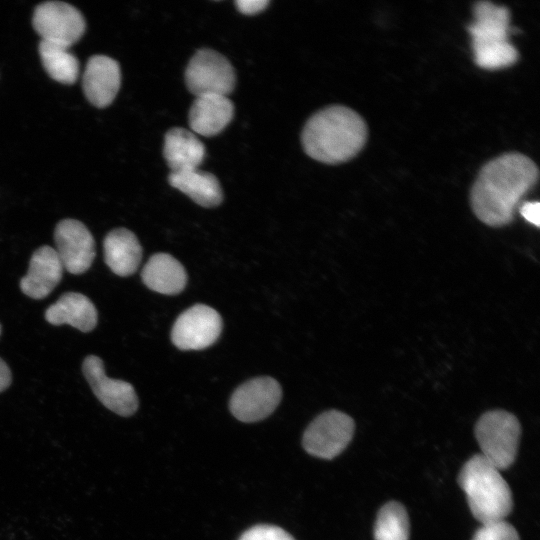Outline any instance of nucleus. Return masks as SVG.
<instances>
[{
    "label": "nucleus",
    "instance_id": "obj_9",
    "mask_svg": "<svg viewBox=\"0 0 540 540\" xmlns=\"http://www.w3.org/2000/svg\"><path fill=\"white\" fill-rule=\"evenodd\" d=\"M222 319L219 313L204 304H196L176 319L171 340L181 350H200L212 345L220 336Z\"/></svg>",
    "mask_w": 540,
    "mask_h": 540
},
{
    "label": "nucleus",
    "instance_id": "obj_1",
    "mask_svg": "<svg viewBox=\"0 0 540 540\" xmlns=\"http://www.w3.org/2000/svg\"><path fill=\"white\" fill-rule=\"evenodd\" d=\"M538 167L521 153H507L487 162L471 188L476 217L492 227L509 224L519 200L537 183Z\"/></svg>",
    "mask_w": 540,
    "mask_h": 540
},
{
    "label": "nucleus",
    "instance_id": "obj_17",
    "mask_svg": "<svg viewBox=\"0 0 540 540\" xmlns=\"http://www.w3.org/2000/svg\"><path fill=\"white\" fill-rule=\"evenodd\" d=\"M104 260L118 276L126 277L136 272L142 258V247L133 232L126 228L110 231L103 242Z\"/></svg>",
    "mask_w": 540,
    "mask_h": 540
},
{
    "label": "nucleus",
    "instance_id": "obj_7",
    "mask_svg": "<svg viewBox=\"0 0 540 540\" xmlns=\"http://www.w3.org/2000/svg\"><path fill=\"white\" fill-rule=\"evenodd\" d=\"M355 430L354 420L338 410L318 415L306 428L302 445L305 451L322 459H333L350 443Z\"/></svg>",
    "mask_w": 540,
    "mask_h": 540
},
{
    "label": "nucleus",
    "instance_id": "obj_2",
    "mask_svg": "<svg viewBox=\"0 0 540 540\" xmlns=\"http://www.w3.org/2000/svg\"><path fill=\"white\" fill-rule=\"evenodd\" d=\"M367 139V126L354 110L334 105L319 110L306 122L302 145L308 156L325 164H339L356 156Z\"/></svg>",
    "mask_w": 540,
    "mask_h": 540
},
{
    "label": "nucleus",
    "instance_id": "obj_13",
    "mask_svg": "<svg viewBox=\"0 0 540 540\" xmlns=\"http://www.w3.org/2000/svg\"><path fill=\"white\" fill-rule=\"evenodd\" d=\"M121 83L118 62L105 55L92 56L83 75V91L88 101L99 108L112 103Z\"/></svg>",
    "mask_w": 540,
    "mask_h": 540
},
{
    "label": "nucleus",
    "instance_id": "obj_15",
    "mask_svg": "<svg viewBox=\"0 0 540 540\" xmlns=\"http://www.w3.org/2000/svg\"><path fill=\"white\" fill-rule=\"evenodd\" d=\"M233 115L234 105L228 96L202 95L193 101L188 122L193 133L210 137L222 132Z\"/></svg>",
    "mask_w": 540,
    "mask_h": 540
},
{
    "label": "nucleus",
    "instance_id": "obj_3",
    "mask_svg": "<svg viewBox=\"0 0 540 540\" xmlns=\"http://www.w3.org/2000/svg\"><path fill=\"white\" fill-rule=\"evenodd\" d=\"M458 483L473 516L482 524L505 520L513 508L512 493L500 470L481 454L461 468Z\"/></svg>",
    "mask_w": 540,
    "mask_h": 540
},
{
    "label": "nucleus",
    "instance_id": "obj_28",
    "mask_svg": "<svg viewBox=\"0 0 540 540\" xmlns=\"http://www.w3.org/2000/svg\"><path fill=\"white\" fill-rule=\"evenodd\" d=\"M0 334H1V325H0Z\"/></svg>",
    "mask_w": 540,
    "mask_h": 540
},
{
    "label": "nucleus",
    "instance_id": "obj_5",
    "mask_svg": "<svg viewBox=\"0 0 540 540\" xmlns=\"http://www.w3.org/2000/svg\"><path fill=\"white\" fill-rule=\"evenodd\" d=\"M520 435L519 420L504 410L487 411L475 425L481 455L499 470L507 469L514 463Z\"/></svg>",
    "mask_w": 540,
    "mask_h": 540
},
{
    "label": "nucleus",
    "instance_id": "obj_11",
    "mask_svg": "<svg viewBox=\"0 0 540 540\" xmlns=\"http://www.w3.org/2000/svg\"><path fill=\"white\" fill-rule=\"evenodd\" d=\"M83 374L94 395L109 410L128 417L138 408V397L134 387L123 380L111 379L105 374L101 358L87 356L82 365Z\"/></svg>",
    "mask_w": 540,
    "mask_h": 540
},
{
    "label": "nucleus",
    "instance_id": "obj_25",
    "mask_svg": "<svg viewBox=\"0 0 540 540\" xmlns=\"http://www.w3.org/2000/svg\"><path fill=\"white\" fill-rule=\"evenodd\" d=\"M269 4L266 0H238L235 2L237 9L246 15H253L261 12Z\"/></svg>",
    "mask_w": 540,
    "mask_h": 540
},
{
    "label": "nucleus",
    "instance_id": "obj_21",
    "mask_svg": "<svg viewBox=\"0 0 540 540\" xmlns=\"http://www.w3.org/2000/svg\"><path fill=\"white\" fill-rule=\"evenodd\" d=\"M38 51L43 67L52 79L62 84H73L77 80L79 62L67 47L41 40Z\"/></svg>",
    "mask_w": 540,
    "mask_h": 540
},
{
    "label": "nucleus",
    "instance_id": "obj_27",
    "mask_svg": "<svg viewBox=\"0 0 540 540\" xmlns=\"http://www.w3.org/2000/svg\"><path fill=\"white\" fill-rule=\"evenodd\" d=\"M11 383V372L8 365L0 358V392L9 387Z\"/></svg>",
    "mask_w": 540,
    "mask_h": 540
},
{
    "label": "nucleus",
    "instance_id": "obj_14",
    "mask_svg": "<svg viewBox=\"0 0 540 540\" xmlns=\"http://www.w3.org/2000/svg\"><path fill=\"white\" fill-rule=\"evenodd\" d=\"M63 269L56 250L41 246L32 254L28 272L20 279V288L30 298H45L61 281Z\"/></svg>",
    "mask_w": 540,
    "mask_h": 540
},
{
    "label": "nucleus",
    "instance_id": "obj_18",
    "mask_svg": "<svg viewBox=\"0 0 540 540\" xmlns=\"http://www.w3.org/2000/svg\"><path fill=\"white\" fill-rule=\"evenodd\" d=\"M205 154V146L192 131L175 127L165 134L163 156L171 172L198 168Z\"/></svg>",
    "mask_w": 540,
    "mask_h": 540
},
{
    "label": "nucleus",
    "instance_id": "obj_16",
    "mask_svg": "<svg viewBox=\"0 0 540 540\" xmlns=\"http://www.w3.org/2000/svg\"><path fill=\"white\" fill-rule=\"evenodd\" d=\"M45 318L52 325L69 324L82 332H89L97 325L98 314L87 296L66 292L46 309Z\"/></svg>",
    "mask_w": 540,
    "mask_h": 540
},
{
    "label": "nucleus",
    "instance_id": "obj_24",
    "mask_svg": "<svg viewBox=\"0 0 540 540\" xmlns=\"http://www.w3.org/2000/svg\"><path fill=\"white\" fill-rule=\"evenodd\" d=\"M239 540H295L288 532L274 525H257L245 531Z\"/></svg>",
    "mask_w": 540,
    "mask_h": 540
},
{
    "label": "nucleus",
    "instance_id": "obj_20",
    "mask_svg": "<svg viewBox=\"0 0 540 540\" xmlns=\"http://www.w3.org/2000/svg\"><path fill=\"white\" fill-rule=\"evenodd\" d=\"M168 181L172 187L180 190L202 207H215L223 200L222 188L216 176L198 168L170 172Z\"/></svg>",
    "mask_w": 540,
    "mask_h": 540
},
{
    "label": "nucleus",
    "instance_id": "obj_19",
    "mask_svg": "<svg viewBox=\"0 0 540 540\" xmlns=\"http://www.w3.org/2000/svg\"><path fill=\"white\" fill-rule=\"evenodd\" d=\"M141 277L149 289L167 295L180 293L187 283L184 267L167 253L151 256L142 269Z\"/></svg>",
    "mask_w": 540,
    "mask_h": 540
},
{
    "label": "nucleus",
    "instance_id": "obj_22",
    "mask_svg": "<svg viewBox=\"0 0 540 540\" xmlns=\"http://www.w3.org/2000/svg\"><path fill=\"white\" fill-rule=\"evenodd\" d=\"M410 522L406 508L397 501L384 504L376 517L374 540H409Z\"/></svg>",
    "mask_w": 540,
    "mask_h": 540
},
{
    "label": "nucleus",
    "instance_id": "obj_8",
    "mask_svg": "<svg viewBox=\"0 0 540 540\" xmlns=\"http://www.w3.org/2000/svg\"><path fill=\"white\" fill-rule=\"evenodd\" d=\"M33 27L43 41L69 48L85 31V20L74 6L61 1L39 4L33 14Z\"/></svg>",
    "mask_w": 540,
    "mask_h": 540
},
{
    "label": "nucleus",
    "instance_id": "obj_23",
    "mask_svg": "<svg viewBox=\"0 0 540 540\" xmlns=\"http://www.w3.org/2000/svg\"><path fill=\"white\" fill-rule=\"evenodd\" d=\"M472 540H520L515 527L505 520L482 524Z\"/></svg>",
    "mask_w": 540,
    "mask_h": 540
},
{
    "label": "nucleus",
    "instance_id": "obj_10",
    "mask_svg": "<svg viewBox=\"0 0 540 540\" xmlns=\"http://www.w3.org/2000/svg\"><path fill=\"white\" fill-rule=\"evenodd\" d=\"M282 397L280 384L271 377H258L240 385L232 394L229 408L242 422H256L269 416Z\"/></svg>",
    "mask_w": 540,
    "mask_h": 540
},
{
    "label": "nucleus",
    "instance_id": "obj_26",
    "mask_svg": "<svg viewBox=\"0 0 540 540\" xmlns=\"http://www.w3.org/2000/svg\"><path fill=\"white\" fill-rule=\"evenodd\" d=\"M540 205L538 201L526 202L520 209L521 215L531 224L539 226Z\"/></svg>",
    "mask_w": 540,
    "mask_h": 540
},
{
    "label": "nucleus",
    "instance_id": "obj_4",
    "mask_svg": "<svg viewBox=\"0 0 540 540\" xmlns=\"http://www.w3.org/2000/svg\"><path fill=\"white\" fill-rule=\"evenodd\" d=\"M474 21L468 26L474 61L487 70H497L515 64L517 49L508 38L509 10L490 1H478L473 8Z\"/></svg>",
    "mask_w": 540,
    "mask_h": 540
},
{
    "label": "nucleus",
    "instance_id": "obj_12",
    "mask_svg": "<svg viewBox=\"0 0 540 540\" xmlns=\"http://www.w3.org/2000/svg\"><path fill=\"white\" fill-rule=\"evenodd\" d=\"M54 240L63 268L72 274L86 272L95 258V241L88 228L75 219L61 220L55 227Z\"/></svg>",
    "mask_w": 540,
    "mask_h": 540
},
{
    "label": "nucleus",
    "instance_id": "obj_6",
    "mask_svg": "<svg viewBox=\"0 0 540 540\" xmlns=\"http://www.w3.org/2000/svg\"><path fill=\"white\" fill-rule=\"evenodd\" d=\"M188 90L197 96H228L235 87V70L229 60L211 49H200L185 70Z\"/></svg>",
    "mask_w": 540,
    "mask_h": 540
}]
</instances>
